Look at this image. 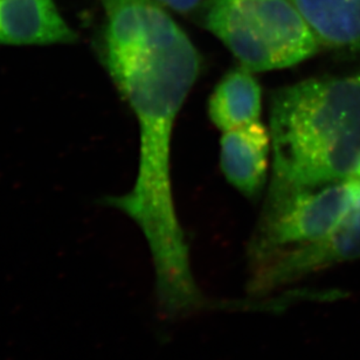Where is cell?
<instances>
[{"label":"cell","instance_id":"9","mask_svg":"<svg viewBox=\"0 0 360 360\" xmlns=\"http://www.w3.org/2000/svg\"><path fill=\"white\" fill-rule=\"evenodd\" d=\"M321 47L360 53V0H292Z\"/></svg>","mask_w":360,"mask_h":360},{"label":"cell","instance_id":"5","mask_svg":"<svg viewBox=\"0 0 360 360\" xmlns=\"http://www.w3.org/2000/svg\"><path fill=\"white\" fill-rule=\"evenodd\" d=\"M356 174L360 177V167ZM357 259H360V200L329 236L283 250L250 269L247 290L252 297H266L311 274Z\"/></svg>","mask_w":360,"mask_h":360},{"label":"cell","instance_id":"8","mask_svg":"<svg viewBox=\"0 0 360 360\" xmlns=\"http://www.w3.org/2000/svg\"><path fill=\"white\" fill-rule=\"evenodd\" d=\"M246 67H236L222 77L208 101V115L221 131L260 121V84Z\"/></svg>","mask_w":360,"mask_h":360},{"label":"cell","instance_id":"6","mask_svg":"<svg viewBox=\"0 0 360 360\" xmlns=\"http://www.w3.org/2000/svg\"><path fill=\"white\" fill-rule=\"evenodd\" d=\"M77 34L53 0H0V45H68Z\"/></svg>","mask_w":360,"mask_h":360},{"label":"cell","instance_id":"10","mask_svg":"<svg viewBox=\"0 0 360 360\" xmlns=\"http://www.w3.org/2000/svg\"><path fill=\"white\" fill-rule=\"evenodd\" d=\"M165 7L167 11H174L176 13L190 15L202 11L208 0H155Z\"/></svg>","mask_w":360,"mask_h":360},{"label":"cell","instance_id":"7","mask_svg":"<svg viewBox=\"0 0 360 360\" xmlns=\"http://www.w3.org/2000/svg\"><path fill=\"white\" fill-rule=\"evenodd\" d=\"M271 137L260 121L224 132L220 165L226 179L243 195L253 198L264 188Z\"/></svg>","mask_w":360,"mask_h":360},{"label":"cell","instance_id":"2","mask_svg":"<svg viewBox=\"0 0 360 360\" xmlns=\"http://www.w3.org/2000/svg\"><path fill=\"white\" fill-rule=\"evenodd\" d=\"M273 181L316 186L360 167V74L282 88L270 105Z\"/></svg>","mask_w":360,"mask_h":360},{"label":"cell","instance_id":"1","mask_svg":"<svg viewBox=\"0 0 360 360\" xmlns=\"http://www.w3.org/2000/svg\"><path fill=\"white\" fill-rule=\"evenodd\" d=\"M102 60L139 127V164L128 193L108 198L146 236L160 311L171 319L218 309L198 287L171 177L174 124L197 81L201 56L155 0H107Z\"/></svg>","mask_w":360,"mask_h":360},{"label":"cell","instance_id":"4","mask_svg":"<svg viewBox=\"0 0 360 360\" xmlns=\"http://www.w3.org/2000/svg\"><path fill=\"white\" fill-rule=\"evenodd\" d=\"M360 200V177L307 186L270 183L250 246V269L274 255L329 236Z\"/></svg>","mask_w":360,"mask_h":360},{"label":"cell","instance_id":"3","mask_svg":"<svg viewBox=\"0 0 360 360\" xmlns=\"http://www.w3.org/2000/svg\"><path fill=\"white\" fill-rule=\"evenodd\" d=\"M204 26L252 72L311 58L319 40L292 0H208Z\"/></svg>","mask_w":360,"mask_h":360}]
</instances>
